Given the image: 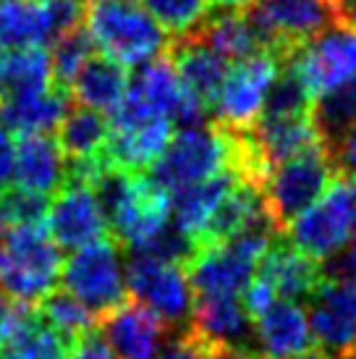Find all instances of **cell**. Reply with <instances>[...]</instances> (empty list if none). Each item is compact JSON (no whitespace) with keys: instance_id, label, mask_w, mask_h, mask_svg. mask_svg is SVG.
Wrapping results in <instances>:
<instances>
[{"instance_id":"obj_1","label":"cell","mask_w":356,"mask_h":359,"mask_svg":"<svg viewBox=\"0 0 356 359\" xmlns=\"http://www.w3.org/2000/svg\"><path fill=\"white\" fill-rule=\"evenodd\" d=\"M238 140L233 131L218 126L215 121L197 129L173 131V140L163 150L152 168L149 179L168 194L202 184L226 170H236Z\"/></svg>"},{"instance_id":"obj_2","label":"cell","mask_w":356,"mask_h":359,"mask_svg":"<svg viewBox=\"0 0 356 359\" xmlns=\"http://www.w3.org/2000/svg\"><path fill=\"white\" fill-rule=\"evenodd\" d=\"M84 24L97 50L118 63L142 66L168 53L170 37L139 0H87Z\"/></svg>"},{"instance_id":"obj_3","label":"cell","mask_w":356,"mask_h":359,"mask_svg":"<svg viewBox=\"0 0 356 359\" xmlns=\"http://www.w3.org/2000/svg\"><path fill=\"white\" fill-rule=\"evenodd\" d=\"M63 252L45 226L0 233V289L24 304H37L58 286Z\"/></svg>"},{"instance_id":"obj_4","label":"cell","mask_w":356,"mask_h":359,"mask_svg":"<svg viewBox=\"0 0 356 359\" xmlns=\"http://www.w3.org/2000/svg\"><path fill=\"white\" fill-rule=\"evenodd\" d=\"M244 11L262 45L283 63L317 34L346 27L336 0H252Z\"/></svg>"},{"instance_id":"obj_5","label":"cell","mask_w":356,"mask_h":359,"mask_svg":"<svg viewBox=\"0 0 356 359\" xmlns=\"http://www.w3.org/2000/svg\"><path fill=\"white\" fill-rule=\"evenodd\" d=\"M336 179V165L325 147H312L278 163L262 184L265 210L275 223V229L286 233L288 226L304 210L312 208Z\"/></svg>"},{"instance_id":"obj_6","label":"cell","mask_w":356,"mask_h":359,"mask_svg":"<svg viewBox=\"0 0 356 359\" xmlns=\"http://www.w3.org/2000/svg\"><path fill=\"white\" fill-rule=\"evenodd\" d=\"M60 283L63 291H69L71 297H76L84 307L102 318L129 299L126 252L113 236H102L81 250H74L69 259H63Z\"/></svg>"},{"instance_id":"obj_7","label":"cell","mask_w":356,"mask_h":359,"mask_svg":"<svg viewBox=\"0 0 356 359\" xmlns=\"http://www.w3.org/2000/svg\"><path fill=\"white\" fill-rule=\"evenodd\" d=\"M126 291L129 299L144 304L168 328L189 325L194 309V289L189 283L186 265L152 257L144 250L126 252Z\"/></svg>"},{"instance_id":"obj_8","label":"cell","mask_w":356,"mask_h":359,"mask_svg":"<svg viewBox=\"0 0 356 359\" xmlns=\"http://www.w3.org/2000/svg\"><path fill=\"white\" fill-rule=\"evenodd\" d=\"M356 226V191L354 184L343 179H336L330 189L320 200L307 208L283 236L309 255L317 262L333 259L338 252L346 247L348 236Z\"/></svg>"},{"instance_id":"obj_9","label":"cell","mask_w":356,"mask_h":359,"mask_svg":"<svg viewBox=\"0 0 356 359\" xmlns=\"http://www.w3.org/2000/svg\"><path fill=\"white\" fill-rule=\"evenodd\" d=\"M283 69V58L262 50L244 60H236L220 87L212 118L228 131H249L262 116L267 92Z\"/></svg>"},{"instance_id":"obj_10","label":"cell","mask_w":356,"mask_h":359,"mask_svg":"<svg viewBox=\"0 0 356 359\" xmlns=\"http://www.w3.org/2000/svg\"><path fill=\"white\" fill-rule=\"evenodd\" d=\"M309 97L356 81V32L351 27H333L317 34L286 60Z\"/></svg>"},{"instance_id":"obj_11","label":"cell","mask_w":356,"mask_h":359,"mask_svg":"<svg viewBox=\"0 0 356 359\" xmlns=\"http://www.w3.org/2000/svg\"><path fill=\"white\" fill-rule=\"evenodd\" d=\"M181 95V81L168 53L137 66L129 76V87L113 113L110 126H134L149 121H170Z\"/></svg>"},{"instance_id":"obj_12","label":"cell","mask_w":356,"mask_h":359,"mask_svg":"<svg viewBox=\"0 0 356 359\" xmlns=\"http://www.w3.org/2000/svg\"><path fill=\"white\" fill-rule=\"evenodd\" d=\"M186 328L205 346V351H249L259 357L254 320L249 318L241 297L236 294L194 297V309Z\"/></svg>"},{"instance_id":"obj_13","label":"cell","mask_w":356,"mask_h":359,"mask_svg":"<svg viewBox=\"0 0 356 359\" xmlns=\"http://www.w3.org/2000/svg\"><path fill=\"white\" fill-rule=\"evenodd\" d=\"M48 233L60 250H81L108 236V220L102 215L95 189L87 181L69 179L48 205Z\"/></svg>"},{"instance_id":"obj_14","label":"cell","mask_w":356,"mask_h":359,"mask_svg":"<svg viewBox=\"0 0 356 359\" xmlns=\"http://www.w3.org/2000/svg\"><path fill=\"white\" fill-rule=\"evenodd\" d=\"M97 325H102V339L118 359H155L170 330L155 312L134 299L105 312Z\"/></svg>"},{"instance_id":"obj_15","label":"cell","mask_w":356,"mask_h":359,"mask_svg":"<svg viewBox=\"0 0 356 359\" xmlns=\"http://www.w3.org/2000/svg\"><path fill=\"white\" fill-rule=\"evenodd\" d=\"M254 276L273 289L278 299L307 304L322 280V265L296 250L288 239H275L259 257Z\"/></svg>"},{"instance_id":"obj_16","label":"cell","mask_w":356,"mask_h":359,"mask_svg":"<svg viewBox=\"0 0 356 359\" xmlns=\"http://www.w3.org/2000/svg\"><path fill=\"white\" fill-rule=\"evenodd\" d=\"M254 320V341L262 359H288L315 349V339L301 304L273 299Z\"/></svg>"},{"instance_id":"obj_17","label":"cell","mask_w":356,"mask_h":359,"mask_svg":"<svg viewBox=\"0 0 356 359\" xmlns=\"http://www.w3.org/2000/svg\"><path fill=\"white\" fill-rule=\"evenodd\" d=\"M13 181L34 194H55L69 181V158L53 134H21L13 155Z\"/></svg>"},{"instance_id":"obj_18","label":"cell","mask_w":356,"mask_h":359,"mask_svg":"<svg viewBox=\"0 0 356 359\" xmlns=\"http://www.w3.org/2000/svg\"><path fill=\"white\" fill-rule=\"evenodd\" d=\"M129 69L110 58L105 53H92L84 66L76 71V76L71 79L69 92L71 100L97 113H116L121 105L126 87H129Z\"/></svg>"},{"instance_id":"obj_19","label":"cell","mask_w":356,"mask_h":359,"mask_svg":"<svg viewBox=\"0 0 356 359\" xmlns=\"http://www.w3.org/2000/svg\"><path fill=\"white\" fill-rule=\"evenodd\" d=\"M168 55L173 60L178 81L189 92H194L210 110H215L220 87H223L228 74V60L210 50L207 45L191 40V37L170 40Z\"/></svg>"},{"instance_id":"obj_20","label":"cell","mask_w":356,"mask_h":359,"mask_svg":"<svg viewBox=\"0 0 356 359\" xmlns=\"http://www.w3.org/2000/svg\"><path fill=\"white\" fill-rule=\"evenodd\" d=\"M173 123L170 121H149L134 126H110L108 160L113 165L134 173H147L152 163L163 155L173 140Z\"/></svg>"},{"instance_id":"obj_21","label":"cell","mask_w":356,"mask_h":359,"mask_svg":"<svg viewBox=\"0 0 356 359\" xmlns=\"http://www.w3.org/2000/svg\"><path fill=\"white\" fill-rule=\"evenodd\" d=\"M241 176H238L236 170H226V173H218V176L202 181V184H194V187L176 191L170 197V223L184 236L191 239L197 252H199V239H202V233L207 229L212 212L220 205V200L233 189V184Z\"/></svg>"},{"instance_id":"obj_22","label":"cell","mask_w":356,"mask_h":359,"mask_svg":"<svg viewBox=\"0 0 356 359\" xmlns=\"http://www.w3.org/2000/svg\"><path fill=\"white\" fill-rule=\"evenodd\" d=\"M191 40L207 45L212 53H218L220 58L231 60H244L254 53L267 50L262 40H259L254 24L249 21L247 11H231V8H212L210 16L197 29L186 34Z\"/></svg>"},{"instance_id":"obj_23","label":"cell","mask_w":356,"mask_h":359,"mask_svg":"<svg viewBox=\"0 0 356 359\" xmlns=\"http://www.w3.org/2000/svg\"><path fill=\"white\" fill-rule=\"evenodd\" d=\"M71 108V92L53 84L40 95L0 100V126L13 134H53Z\"/></svg>"},{"instance_id":"obj_24","label":"cell","mask_w":356,"mask_h":359,"mask_svg":"<svg viewBox=\"0 0 356 359\" xmlns=\"http://www.w3.org/2000/svg\"><path fill=\"white\" fill-rule=\"evenodd\" d=\"M110 140V123L102 113L84 105H71L58 126V142L69 165H95L105 158Z\"/></svg>"},{"instance_id":"obj_25","label":"cell","mask_w":356,"mask_h":359,"mask_svg":"<svg viewBox=\"0 0 356 359\" xmlns=\"http://www.w3.org/2000/svg\"><path fill=\"white\" fill-rule=\"evenodd\" d=\"M53 40L48 0H0V50L45 48Z\"/></svg>"},{"instance_id":"obj_26","label":"cell","mask_w":356,"mask_h":359,"mask_svg":"<svg viewBox=\"0 0 356 359\" xmlns=\"http://www.w3.org/2000/svg\"><path fill=\"white\" fill-rule=\"evenodd\" d=\"M53 87V63L48 48L0 50V100L40 95Z\"/></svg>"},{"instance_id":"obj_27","label":"cell","mask_w":356,"mask_h":359,"mask_svg":"<svg viewBox=\"0 0 356 359\" xmlns=\"http://www.w3.org/2000/svg\"><path fill=\"white\" fill-rule=\"evenodd\" d=\"M312 123L327 152L356 123V81L322 92L312 100Z\"/></svg>"},{"instance_id":"obj_28","label":"cell","mask_w":356,"mask_h":359,"mask_svg":"<svg viewBox=\"0 0 356 359\" xmlns=\"http://www.w3.org/2000/svg\"><path fill=\"white\" fill-rule=\"evenodd\" d=\"M34 307H37L40 318L48 323L50 328L66 341V346H69L76 336H81V333H87V330H92V328H97V323H100V318L92 309L84 307L76 297H71L69 291H63V289H53L48 297L42 302H37Z\"/></svg>"},{"instance_id":"obj_29","label":"cell","mask_w":356,"mask_h":359,"mask_svg":"<svg viewBox=\"0 0 356 359\" xmlns=\"http://www.w3.org/2000/svg\"><path fill=\"white\" fill-rule=\"evenodd\" d=\"M8 359H66V341L32 307L8 341Z\"/></svg>"},{"instance_id":"obj_30","label":"cell","mask_w":356,"mask_h":359,"mask_svg":"<svg viewBox=\"0 0 356 359\" xmlns=\"http://www.w3.org/2000/svg\"><path fill=\"white\" fill-rule=\"evenodd\" d=\"M142 8L168 32L170 40L186 37L210 16V0H139Z\"/></svg>"},{"instance_id":"obj_31","label":"cell","mask_w":356,"mask_h":359,"mask_svg":"<svg viewBox=\"0 0 356 359\" xmlns=\"http://www.w3.org/2000/svg\"><path fill=\"white\" fill-rule=\"evenodd\" d=\"M92 53H97V45L92 42L87 27H79V29L60 34L58 40L53 42V50H50L53 84L69 90L71 79L76 76V71L84 66V60H87Z\"/></svg>"},{"instance_id":"obj_32","label":"cell","mask_w":356,"mask_h":359,"mask_svg":"<svg viewBox=\"0 0 356 359\" xmlns=\"http://www.w3.org/2000/svg\"><path fill=\"white\" fill-rule=\"evenodd\" d=\"M45 218H48V197L21 187H8L0 191V233L24 226H45Z\"/></svg>"},{"instance_id":"obj_33","label":"cell","mask_w":356,"mask_h":359,"mask_svg":"<svg viewBox=\"0 0 356 359\" xmlns=\"http://www.w3.org/2000/svg\"><path fill=\"white\" fill-rule=\"evenodd\" d=\"M66 359H118L116 351L110 349V344L102 339V333L92 328L81 333L66 346Z\"/></svg>"},{"instance_id":"obj_34","label":"cell","mask_w":356,"mask_h":359,"mask_svg":"<svg viewBox=\"0 0 356 359\" xmlns=\"http://www.w3.org/2000/svg\"><path fill=\"white\" fill-rule=\"evenodd\" d=\"M327 155L336 165L338 179L356 184V123L338 140V144Z\"/></svg>"},{"instance_id":"obj_35","label":"cell","mask_w":356,"mask_h":359,"mask_svg":"<svg viewBox=\"0 0 356 359\" xmlns=\"http://www.w3.org/2000/svg\"><path fill=\"white\" fill-rule=\"evenodd\" d=\"M34 307V304H24V302H16L13 297H8L6 291L0 289V349L8 346V341L13 339V333L19 330V325L24 323L27 312Z\"/></svg>"},{"instance_id":"obj_36","label":"cell","mask_w":356,"mask_h":359,"mask_svg":"<svg viewBox=\"0 0 356 359\" xmlns=\"http://www.w3.org/2000/svg\"><path fill=\"white\" fill-rule=\"evenodd\" d=\"M13 155H16V144L11 140V131L0 126V191L8 189L13 181Z\"/></svg>"},{"instance_id":"obj_37","label":"cell","mask_w":356,"mask_h":359,"mask_svg":"<svg viewBox=\"0 0 356 359\" xmlns=\"http://www.w3.org/2000/svg\"><path fill=\"white\" fill-rule=\"evenodd\" d=\"M322 276H336V278H356V236L351 241V250L338 252L336 259L322 268Z\"/></svg>"},{"instance_id":"obj_38","label":"cell","mask_w":356,"mask_h":359,"mask_svg":"<svg viewBox=\"0 0 356 359\" xmlns=\"http://www.w3.org/2000/svg\"><path fill=\"white\" fill-rule=\"evenodd\" d=\"M215 8H231V11H244L252 6V0H210Z\"/></svg>"},{"instance_id":"obj_39","label":"cell","mask_w":356,"mask_h":359,"mask_svg":"<svg viewBox=\"0 0 356 359\" xmlns=\"http://www.w3.org/2000/svg\"><path fill=\"white\" fill-rule=\"evenodd\" d=\"M288 359H327L322 351H304V354H299V357H288Z\"/></svg>"},{"instance_id":"obj_40","label":"cell","mask_w":356,"mask_h":359,"mask_svg":"<svg viewBox=\"0 0 356 359\" xmlns=\"http://www.w3.org/2000/svg\"><path fill=\"white\" fill-rule=\"evenodd\" d=\"M346 359H356V346H354V351H351V354H348Z\"/></svg>"},{"instance_id":"obj_41","label":"cell","mask_w":356,"mask_h":359,"mask_svg":"<svg viewBox=\"0 0 356 359\" xmlns=\"http://www.w3.org/2000/svg\"><path fill=\"white\" fill-rule=\"evenodd\" d=\"M0 359H8V357H3V354H0Z\"/></svg>"},{"instance_id":"obj_42","label":"cell","mask_w":356,"mask_h":359,"mask_svg":"<svg viewBox=\"0 0 356 359\" xmlns=\"http://www.w3.org/2000/svg\"><path fill=\"white\" fill-rule=\"evenodd\" d=\"M354 191H356V189H354Z\"/></svg>"}]
</instances>
